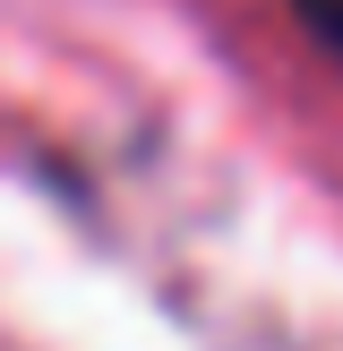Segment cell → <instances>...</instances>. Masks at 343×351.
Returning <instances> with one entry per match:
<instances>
[{
    "label": "cell",
    "mask_w": 343,
    "mask_h": 351,
    "mask_svg": "<svg viewBox=\"0 0 343 351\" xmlns=\"http://www.w3.org/2000/svg\"><path fill=\"white\" fill-rule=\"evenodd\" d=\"M300 9H309V17H318V26H326V34L343 43V0H300Z\"/></svg>",
    "instance_id": "obj_1"
}]
</instances>
